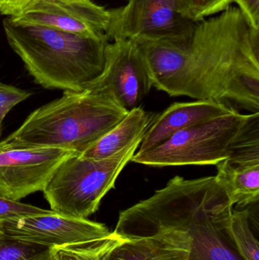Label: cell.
I'll return each mask as SVG.
<instances>
[{"instance_id": "cell-4", "label": "cell", "mask_w": 259, "mask_h": 260, "mask_svg": "<svg viewBox=\"0 0 259 260\" xmlns=\"http://www.w3.org/2000/svg\"><path fill=\"white\" fill-rule=\"evenodd\" d=\"M129 114L111 96L85 90L35 110L0 142L12 148H52L82 154Z\"/></svg>"}, {"instance_id": "cell-5", "label": "cell", "mask_w": 259, "mask_h": 260, "mask_svg": "<svg viewBox=\"0 0 259 260\" xmlns=\"http://www.w3.org/2000/svg\"><path fill=\"white\" fill-rule=\"evenodd\" d=\"M141 139L107 158L97 160L73 154L64 159L42 191L51 211L79 218L94 214L132 160Z\"/></svg>"}, {"instance_id": "cell-25", "label": "cell", "mask_w": 259, "mask_h": 260, "mask_svg": "<svg viewBox=\"0 0 259 260\" xmlns=\"http://www.w3.org/2000/svg\"><path fill=\"white\" fill-rule=\"evenodd\" d=\"M59 1L65 2V3H78V2L84 1V0H59Z\"/></svg>"}, {"instance_id": "cell-20", "label": "cell", "mask_w": 259, "mask_h": 260, "mask_svg": "<svg viewBox=\"0 0 259 260\" xmlns=\"http://www.w3.org/2000/svg\"><path fill=\"white\" fill-rule=\"evenodd\" d=\"M51 210H46L20 201L11 200L0 194V220L16 219L30 215L47 214Z\"/></svg>"}, {"instance_id": "cell-12", "label": "cell", "mask_w": 259, "mask_h": 260, "mask_svg": "<svg viewBox=\"0 0 259 260\" xmlns=\"http://www.w3.org/2000/svg\"><path fill=\"white\" fill-rule=\"evenodd\" d=\"M236 111L231 105L214 99L173 104L153 119L143 136L138 151L163 143L181 130Z\"/></svg>"}, {"instance_id": "cell-15", "label": "cell", "mask_w": 259, "mask_h": 260, "mask_svg": "<svg viewBox=\"0 0 259 260\" xmlns=\"http://www.w3.org/2000/svg\"><path fill=\"white\" fill-rule=\"evenodd\" d=\"M216 175L233 206H248L259 201V165L233 168L220 162Z\"/></svg>"}, {"instance_id": "cell-26", "label": "cell", "mask_w": 259, "mask_h": 260, "mask_svg": "<svg viewBox=\"0 0 259 260\" xmlns=\"http://www.w3.org/2000/svg\"><path fill=\"white\" fill-rule=\"evenodd\" d=\"M3 233V229H2V221L0 220V235Z\"/></svg>"}, {"instance_id": "cell-18", "label": "cell", "mask_w": 259, "mask_h": 260, "mask_svg": "<svg viewBox=\"0 0 259 260\" xmlns=\"http://www.w3.org/2000/svg\"><path fill=\"white\" fill-rule=\"evenodd\" d=\"M47 249L0 235V260H34Z\"/></svg>"}, {"instance_id": "cell-23", "label": "cell", "mask_w": 259, "mask_h": 260, "mask_svg": "<svg viewBox=\"0 0 259 260\" xmlns=\"http://www.w3.org/2000/svg\"><path fill=\"white\" fill-rule=\"evenodd\" d=\"M30 0H0V14L13 17L19 14Z\"/></svg>"}, {"instance_id": "cell-9", "label": "cell", "mask_w": 259, "mask_h": 260, "mask_svg": "<svg viewBox=\"0 0 259 260\" xmlns=\"http://www.w3.org/2000/svg\"><path fill=\"white\" fill-rule=\"evenodd\" d=\"M3 233L9 238L46 248L86 244L115 236L107 228L87 218L61 215L50 211L2 221Z\"/></svg>"}, {"instance_id": "cell-3", "label": "cell", "mask_w": 259, "mask_h": 260, "mask_svg": "<svg viewBox=\"0 0 259 260\" xmlns=\"http://www.w3.org/2000/svg\"><path fill=\"white\" fill-rule=\"evenodd\" d=\"M11 48L46 89L82 92L104 70L107 38H89L38 24L3 21Z\"/></svg>"}, {"instance_id": "cell-2", "label": "cell", "mask_w": 259, "mask_h": 260, "mask_svg": "<svg viewBox=\"0 0 259 260\" xmlns=\"http://www.w3.org/2000/svg\"><path fill=\"white\" fill-rule=\"evenodd\" d=\"M233 205L216 176H176L153 196L122 211L114 233L122 239L163 229L191 238L190 260H246L231 233Z\"/></svg>"}, {"instance_id": "cell-19", "label": "cell", "mask_w": 259, "mask_h": 260, "mask_svg": "<svg viewBox=\"0 0 259 260\" xmlns=\"http://www.w3.org/2000/svg\"><path fill=\"white\" fill-rule=\"evenodd\" d=\"M186 14L195 22H199L231 7L233 0H179Z\"/></svg>"}, {"instance_id": "cell-11", "label": "cell", "mask_w": 259, "mask_h": 260, "mask_svg": "<svg viewBox=\"0 0 259 260\" xmlns=\"http://www.w3.org/2000/svg\"><path fill=\"white\" fill-rule=\"evenodd\" d=\"M9 18L15 22L46 26L81 36L107 38L110 10L91 0H30L19 14Z\"/></svg>"}, {"instance_id": "cell-6", "label": "cell", "mask_w": 259, "mask_h": 260, "mask_svg": "<svg viewBox=\"0 0 259 260\" xmlns=\"http://www.w3.org/2000/svg\"><path fill=\"white\" fill-rule=\"evenodd\" d=\"M251 116L236 111L198 123L150 149L135 153L131 161L151 167L217 165L231 155Z\"/></svg>"}, {"instance_id": "cell-8", "label": "cell", "mask_w": 259, "mask_h": 260, "mask_svg": "<svg viewBox=\"0 0 259 260\" xmlns=\"http://www.w3.org/2000/svg\"><path fill=\"white\" fill-rule=\"evenodd\" d=\"M152 87V74L139 44L134 40H120L108 44L104 70L87 90L111 96L129 112Z\"/></svg>"}, {"instance_id": "cell-21", "label": "cell", "mask_w": 259, "mask_h": 260, "mask_svg": "<svg viewBox=\"0 0 259 260\" xmlns=\"http://www.w3.org/2000/svg\"><path fill=\"white\" fill-rule=\"evenodd\" d=\"M31 93L0 82V122L18 104L27 100Z\"/></svg>"}, {"instance_id": "cell-10", "label": "cell", "mask_w": 259, "mask_h": 260, "mask_svg": "<svg viewBox=\"0 0 259 260\" xmlns=\"http://www.w3.org/2000/svg\"><path fill=\"white\" fill-rule=\"evenodd\" d=\"M74 151L0 145V194L20 201L43 191L59 164Z\"/></svg>"}, {"instance_id": "cell-1", "label": "cell", "mask_w": 259, "mask_h": 260, "mask_svg": "<svg viewBox=\"0 0 259 260\" xmlns=\"http://www.w3.org/2000/svg\"><path fill=\"white\" fill-rule=\"evenodd\" d=\"M152 82L172 97L214 99L259 112V30L232 6L202 20L192 39L152 74Z\"/></svg>"}, {"instance_id": "cell-14", "label": "cell", "mask_w": 259, "mask_h": 260, "mask_svg": "<svg viewBox=\"0 0 259 260\" xmlns=\"http://www.w3.org/2000/svg\"><path fill=\"white\" fill-rule=\"evenodd\" d=\"M153 119L150 114L140 107L134 108L122 121L81 155L99 160L118 154L138 139H142Z\"/></svg>"}, {"instance_id": "cell-16", "label": "cell", "mask_w": 259, "mask_h": 260, "mask_svg": "<svg viewBox=\"0 0 259 260\" xmlns=\"http://www.w3.org/2000/svg\"><path fill=\"white\" fill-rule=\"evenodd\" d=\"M231 229L243 257L246 260H259V201L233 209Z\"/></svg>"}, {"instance_id": "cell-17", "label": "cell", "mask_w": 259, "mask_h": 260, "mask_svg": "<svg viewBox=\"0 0 259 260\" xmlns=\"http://www.w3.org/2000/svg\"><path fill=\"white\" fill-rule=\"evenodd\" d=\"M121 239L115 235L103 241L53 247L52 260H103L104 253Z\"/></svg>"}, {"instance_id": "cell-24", "label": "cell", "mask_w": 259, "mask_h": 260, "mask_svg": "<svg viewBox=\"0 0 259 260\" xmlns=\"http://www.w3.org/2000/svg\"><path fill=\"white\" fill-rule=\"evenodd\" d=\"M34 260H52L51 250L50 249H47Z\"/></svg>"}, {"instance_id": "cell-7", "label": "cell", "mask_w": 259, "mask_h": 260, "mask_svg": "<svg viewBox=\"0 0 259 260\" xmlns=\"http://www.w3.org/2000/svg\"><path fill=\"white\" fill-rule=\"evenodd\" d=\"M198 23L187 16L179 0H129L111 9L106 36L109 41L187 38Z\"/></svg>"}, {"instance_id": "cell-22", "label": "cell", "mask_w": 259, "mask_h": 260, "mask_svg": "<svg viewBox=\"0 0 259 260\" xmlns=\"http://www.w3.org/2000/svg\"><path fill=\"white\" fill-rule=\"evenodd\" d=\"M239 6L251 27L259 29V0H233Z\"/></svg>"}, {"instance_id": "cell-13", "label": "cell", "mask_w": 259, "mask_h": 260, "mask_svg": "<svg viewBox=\"0 0 259 260\" xmlns=\"http://www.w3.org/2000/svg\"><path fill=\"white\" fill-rule=\"evenodd\" d=\"M191 238L182 231L163 229L147 236L121 239L103 260H190Z\"/></svg>"}, {"instance_id": "cell-27", "label": "cell", "mask_w": 259, "mask_h": 260, "mask_svg": "<svg viewBox=\"0 0 259 260\" xmlns=\"http://www.w3.org/2000/svg\"><path fill=\"white\" fill-rule=\"evenodd\" d=\"M2 134V122H0V136Z\"/></svg>"}]
</instances>
